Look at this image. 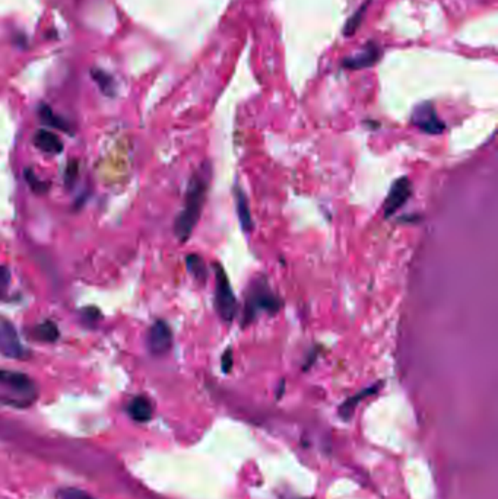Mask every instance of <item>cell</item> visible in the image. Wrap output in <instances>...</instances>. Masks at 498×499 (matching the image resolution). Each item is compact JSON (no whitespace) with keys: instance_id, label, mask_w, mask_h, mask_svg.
<instances>
[{"instance_id":"17","label":"cell","mask_w":498,"mask_h":499,"mask_svg":"<svg viewBox=\"0 0 498 499\" xmlns=\"http://www.w3.org/2000/svg\"><path fill=\"white\" fill-rule=\"evenodd\" d=\"M58 496H59V499H94L90 495H86L85 492H82L79 489H72V488L62 489L58 493Z\"/></svg>"},{"instance_id":"9","label":"cell","mask_w":498,"mask_h":499,"mask_svg":"<svg viewBox=\"0 0 498 499\" xmlns=\"http://www.w3.org/2000/svg\"><path fill=\"white\" fill-rule=\"evenodd\" d=\"M34 142H35V146H37L39 149H41L46 153L55 155V153H60L63 151V144H62V140L59 139V136L48 132V130L37 132Z\"/></svg>"},{"instance_id":"14","label":"cell","mask_w":498,"mask_h":499,"mask_svg":"<svg viewBox=\"0 0 498 499\" xmlns=\"http://www.w3.org/2000/svg\"><path fill=\"white\" fill-rule=\"evenodd\" d=\"M35 336L43 342H56L59 339V329L53 322H46L35 329Z\"/></svg>"},{"instance_id":"6","label":"cell","mask_w":498,"mask_h":499,"mask_svg":"<svg viewBox=\"0 0 498 499\" xmlns=\"http://www.w3.org/2000/svg\"><path fill=\"white\" fill-rule=\"evenodd\" d=\"M412 123L419 130L430 135H438L444 130V124L437 117L434 107L430 102H424L417 107L412 114Z\"/></svg>"},{"instance_id":"12","label":"cell","mask_w":498,"mask_h":499,"mask_svg":"<svg viewBox=\"0 0 498 499\" xmlns=\"http://www.w3.org/2000/svg\"><path fill=\"white\" fill-rule=\"evenodd\" d=\"M186 261H187V269L191 273V276L199 283H205L208 280V269L203 259L199 257L198 254H190L187 256Z\"/></svg>"},{"instance_id":"13","label":"cell","mask_w":498,"mask_h":499,"mask_svg":"<svg viewBox=\"0 0 498 499\" xmlns=\"http://www.w3.org/2000/svg\"><path fill=\"white\" fill-rule=\"evenodd\" d=\"M379 387H380V383H377L376 385H372V387H370V388H365L364 391H361L360 395H355L354 397L348 399V400L341 406L339 413H341L344 418H349V416L354 413V409L357 407V403H360V402H361L364 397H367V396L375 395L376 391L379 390Z\"/></svg>"},{"instance_id":"1","label":"cell","mask_w":498,"mask_h":499,"mask_svg":"<svg viewBox=\"0 0 498 499\" xmlns=\"http://www.w3.org/2000/svg\"><path fill=\"white\" fill-rule=\"evenodd\" d=\"M209 180H210L209 164H205L191 177L186 194L184 209L180 212L179 218L175 219L174 224V233L182 242H186L190 238L194 226H196L201 218V213L206 199Z\"/></svg>"},{"instance_id":"19","label":"cell","mask_w":498,"mask_h":499,"mask_svg":"<svg viewBox=\"0 0 498 499\" xmlns=\"http://www.w3.org/2000/svg\"><path fill=\"white\" fill-rule=\"evenodd\" d=\"M233 349L228 348L224 355H222V358H221V367H222V371L227 374L231 371V368H233Z\"/></svg>"},{"instance_id":"5","label":"cell","mask_w":498,"mask_h":499,"mask_svg":"<svg viewBox=\"0 0 498 499\" xmlns=\"http://www.w3.org/2000/svg\"><path fill=\"white\" fill-rule=\"evenodd\" d=\"M0 353L13 360H24L27 353L15 327L8 320H0Z\"/></svg>"},{"instance_id":"3","label":"cell","mask_w":498,"mask_h":499,"mask_svg":"<svg viewBox=\"0 0 498 499\" xmlns=\"http://www.w3.org/2000/svg\"><path fill=\"white\" fill-rule=\"evenodd\" d=\"M213 271H215V308L222 322L231 323L237 315L238 302L224 267L215 263Z\"/></svg>"},{"instance_id":"16","label":"cell","mask_w":498,"mask_h":499,"mask_svg":"<svg viewBox=\"0 0 498 499\" xmlns=\"http://www.w3.org/2000/svg\"><path fill=\"white\" fill-rule=\"evenodd\" d=\"M40 117H41V120L44 123L50 124V126H53V128L62 129V130H66V132L69 130L66 121L63 118H60V117H56L55 113H53L50 107H47V105H43L40 109Z\"/></svg>"},{"instance_id":"4","label":"cell","mask_w":498,"mask_h":499,"mask_svg":"<svg viewBox=\"0 0 498 499\" xmlns=\"http://www.w3.org/2000/svg\"><path fill=\"white\" fill-rule=\"evenodd\" d=\"M412 194V184L409 182V178L406 177H401L398 180L390 187V191L387 194V198L384 200V217L390 218L392 215L403 207L406 205V202L409 200Z\"/></svg>"},{"instance_id":"15","label":"cell","mask_w":498,"mask_h":499,"mask_svg":"<svg viewBox=\"0 0 498 499\" xmlns=\"http://www.w3.org/2000/svg\"><path fill=\"white\" fill-rule=\"evenodd\" d=\"M93 78L95 79V82L100 85L101 91L105 95H113L114 94V81L110 75H107L102 70H93Z\"/></svg>"},{"instance_id":"8","label":"cell","mask_w":498,"mask_h":499,"mask_svg":"<svg viewBox=\"0 0 498 499\" xmlns=\"http://www.w3.org/2000/svg\"><path fill=\"white\" fill-rule=\"evenodd\" d=\"M0 384L9 387L11 390L21 393L25 396H34V384L32 381L21 372L12 371H0Z\"/></svg>"},{"instance_id":"11","label":"cell","mask_w":498,"mask_h":499,"mask_svg":"<svg viewBox=\"0 0 498 499\" xmlns=\"http://www.w3.org/2000/svg\"><path fill=\"white\" fill-rule=\"evenodd\" d=\"M129 413L136 422H148L152 418V404L144 396L135 397L129 404Z\"/></svg>"},{"instance_id":"20","label":"cell","mask_w":498,"mask_h":499,"mask_svg":"<svg viewBox=\"0 0 498 499\" xmlns=\"http://www.w3.org/2000/svg\"><path fill=\"white\" fill-rule=\"evenodd\" d=\"M25 175H27V178H28V183L31 184V187H32L35 191L41 193V191H44V190L47 189V184H44L43 182H40L37 177H34V174H32L29 170L25 172Z\"/></svg>"},{"instance_id":"2","label":"cell","mask_w":498,"mask_h":499,"mask_svg":"<svg viewBox=\"0 0 498 499\" xmlns=\"http://www.w3.org/2000/svg\"><path fill=\"white\" fill-rule=\"evenodd\" d=\"M281 307H282V301L271 289L268 279L264 276H259L248 285L245 302H244L243 323L244 326L253 323L262 313H268L271 315L276 314L281 310Z\"/></svg>"},{"instance_id":"18","label":"cell","mask_w":498,"mask_h":499,"mask_svg":"<svg viewBox=\"0 0 498 499\" xmlns=\"http://www.w3.org/2000/svg\"><path fill=\"white\" fill-rule=\"evenodd\" d=\"M9 282H11L9 271L6 269V267L0 266V298H4V295L6 294L8 287H9Z\"/></svg>"},{"instance_id":"10","label":"cell","mask_w":498,"mask_h":499,"mask_svg":"<svg viewBox=\"0 0 498 499\" xmlns=\"http://www.w3.org/2000/svg\"><path fill=\"white\" fill-rule=\"evenodd\" d=\"M236 206H237L238 219H240L243 231L244 233H250V231L253 229V219L250 215V207H248L247 198L241 189L236 190Z\"/></svg>"},{"instance_id":"7","label":"cell","mask_w":498,"mask_h":499,"mask_svg":"<svg viewBox=\"0 0 498 499\" xmlns=\"http://www.w3.org/2000/svg\"><path fill=\"white\" fill-rule=\"evenodd\" d=\"M173 346V333L167 323L158 320L149 330L148 348L154 355H164Z\"/></svg>"}]
</instances>
